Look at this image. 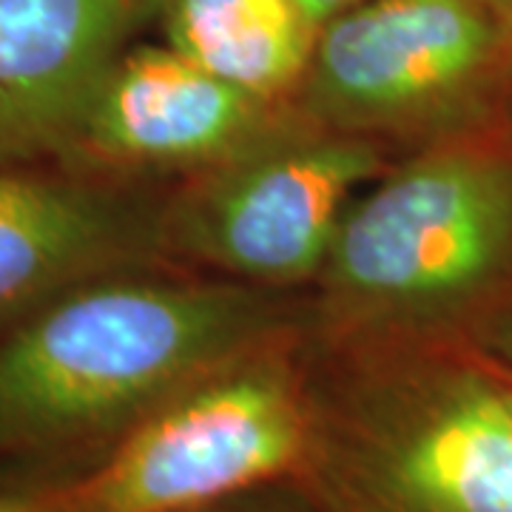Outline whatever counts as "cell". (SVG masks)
<instances>
[{"mask_svg": "<svg viewBox=\"0 0 512 512\" xmlns=\"http://www.w3.org/2000/svg\"><path fill=\"white\" fill-rule=\"evenodd\" d=\"M313 330V305L237 279L100 276L0 330V458L120 439L225 362Z\"/></svg>", "mask_w": 512, "mask_h": 512, "instance_id": "obj_1", "label": "cell"}, {"mask_svg": "<svg viewBox=\"0 0 512 512\" xmlns=\"http://www.w3.org/2000/svg\"><path fill=\"white\" fill-rule=\"evenodd\" d=\"M305 339L296 478L325 512H512L504 382L419 339Z\"/></svg>", "mask_w": 512, "mask_h": 512, "instance_id": "obj_2", "label": "cell"}, {"mask_svg": "<svg viewBox=\"0 0 512 512\" xmlns=\"http://www.w3.org/2000/svg\"><path fill=\"white\" fill-rule=\"evenodd\" d=\"M512 248V171L436 146L353 200L316 276L313 336L419 339L473 299Z\"/></svg>", "mask_w": 512, "mask_h": 512, "instance_id": "obj_3", "label": "cell"}, {"mask_svg": "<svg viewBox=\"0 0 512 512\" xmlns=\"http://www.w3.org/2000/svg\"><path fill=\"white\" fill-rule=\"evenodd\" d=\"M268 342L183 387L63 481L69 512H185L299 473L305 339Z\"/></svg>", "mask_w": 512, "mask_h": 512, "instance_id": "obj_4", "label": "cell"}, {"mask_svg": "<svg viewBox=\"0 0 512 512\" xmlns=\"http://www.w3.org/2000/svg\"><path fill=\"white\" fill-rule=\"evenodd\" d=\"M384 171L379 140L293 111L259 143L165 194L163 254L225 279L293 291L316 282L353 194Z\"/></svg>", "mask_w": 512, "mask_h": 512, "instance_id": "obj_5", "label": "cell"}, {"mask_svg": "<svg viewBox=\"0 0 512 512\" xmlns=\"http://www.w3.org/2000/svg\"><path fill=\"white\" fill-rule=\"evenodd\" d=\"M493 12L484 0H359L319 29L293 109L370 140L436 126L490 66Z\"/></svg>", "mask_w": 512, "mask_h": 512, "instance_id": "obj_6", "label": "cell"}, {"mask_svg": "<svg viewBox=\"0 0 512 512\" xmlns=\"http://www.w3.org/2000/svg\"><path fill=\"white\" fill-rule=\"evenodd\" d=\"M293 111V103L239 89L168 43L128 46L89 94L55 163L109 183L185 180L259 143Z\"/></svg>", "mask_w": 512, "mask_h": 512, "instance_id": "obj_7", "label": "cell"}, {"mask_svg": "<svg viewBox=\"0 0 512 512\" xmlns=\"http://www.w3.org/2000/svg\"><path fill=\"white\" fill-rule=\"evenodd\" d=\"M163 197L131 183L0 168V330L100 276L165 259Z\"/></svg>", "mask_w": 512, "mask_h": 512, "instance_id": "obj_8", "label": "cell"}, {"mask_svg": "<svg viewBox=\"0 0 512 512\" xmlns=\"http://www.w3.org/2000/svg\"><path fill=\"white\" fill-rule=\"evenodd\" d=\"M160 0H0V168L55 160Z\"/></svg>", "mask_w": 512, "mask_h": 512, "instance_id": "obj_9", "label": "cell"}, {"mask_svg": "<svg viewBox=\"0 0 512 512\" xmlns=\"http://www.w3.org/2000/svg\"><path fill=\"white\" fill-rule=\"evenodd\" d=\"M165 43L239 89L291 103L319 29L296 0H160Z\"/></svg>", "mask_w": 512, "mask_h": 512, "instance_id": "obj_10", "label": "cell"}, {"mask_svg": "<svg viewBox=\"0 0 512 512\" xmlns=\"http://www.w3.org/2000/svg\"><path fill=\"white\" fill-rule=\"evenodd\" d=\"M185 512H325L296 476L276 478Z\"/></svg>", "mask_w": 512, "mask_h": 512, "instance_id": "obj_11", "label": "cell"}, {"mask_svg": "<svg viewBox=\"0 0 512 512\" xmlns=\"http://www.w3.org/2000/svg\"><path fill=\"white\" fill-rule=\"evenodd\" d=\"M0 512H69L63 481L46 484H0Z\"/></svg>", "mask_w": 512, "mask_h": 512, "instance_id": "obj_12", "label": "cell"}, {"mask_svg": "<svg viewBox=\"0 0 512 512\" xmlns=\"http://www.w3.org/2000/svg\"><path fill=\"white\" fill-rule=\"evenodd\" d=\"M299 3V9L308 15L316 29H322L328 20H333L339 12H345L350 9L353 3H359V0H296Z\"/></svg>", "mask_w": 512, "mask_h": 512, "instance_id": "obj_13", "label": "cell"}, {"mask_svg": "<svg viewBox=\"0 0 512 512\" xmlns=\"http://www.w3.org/2000/svg\"><path fill=\"white\" fill-rule=\"evenodd\" d=\"M498 350H501V356H507L512 362V322H507V325H501V330H498Z\"/></svg>", "mask_w": 512, "mask_h": 512, "instance_id": "obj_14", "label": "cell"}, {"mask_svg": "<svg viewBox=\"0 0 512 512\" xmlns=\"http://www.w3.org/2000/svg\"><path fill=\"white\" fill-rule=\"evenodd\" d=\"M490 9H495V12H507V15H512V0H484Z\"/></svg>", "mask_w": 512, "mask_h": 512, "instance_id": "obj_15", "label": "cell"}, {"mask_svg": "<svg viewBox=\"0 0 512 512\" xmlns=\"http://www.w3.org/2000/svg\"><path fill=\"white\" fill-rule=\"evenodd\" d=\"M504 399L510 404V413H512V382H504Z\"/></svg>", "mask_w": 512, "mask_h": 512, "instance_id": "obj_16", "label": "cell"}]
</instances>
